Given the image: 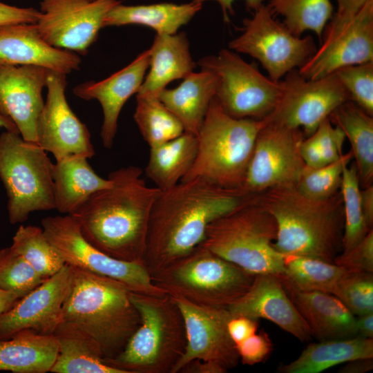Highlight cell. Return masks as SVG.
I'll list each match as a JSON object with an SVG mask.
<instances>
[{"label": "cell", "mask_w": 373, "mask_h": 373, "mask_svg": "<svg viewBox=\"0 0 373 373\" xmlns=\"http://www.w3.org/2000/svg\"><path fill=\"white\" fill-rule=\"evenodd\" d=\"M251 195L201 178L182 180L161 191L151 209L144 264L153 274L186 255L203 241L210 223Z\"/></svg>", "instance_id": "cell-1"}, {"label": "cell", "mask_w": 373, "mask_h": 373, "mask_svg": "<svg viewBox=\"0 0 373 373\" xmlns=\"http://www.w3.org/2000/svg\"><path fill=\"white\" fill-rule=\"evenodd\" d=\"M136 166L112 171L110 187L90 195L73 214L84 238L108 256L144 262L149 218L160 193Z\"/></svg>", "instance_id": "cell-2"}, {"label": "cell", "mask_w": 373, "mask_h": 373, "mask_svg": "<svg viewBox=\"0 0 373 373\" xmlns=\"http://www.w3.org/2000/svg\"><path fill=\"white\" fill-rule=\"evenodd\" d=\"M254 196L276 220L277 236L273 245L281 254L334 262L341 253L344 215L340 191L328 199L314 200L292 184Z\"/></svg>", "instance_id": "cell-3"}, {"label": "cell", "mask_w": 373, "mask_h": 373, "mask_svg": "<svg viewBox=\"0 0 373 373\" xmlns=\"http://www.w3.org/2000/svg\"><path fill=\"white\" fill-rule=\"evenodd\" d=\"M71 268L61 323L93 340L104 359L114 358L140 324L139 312L131 298L132 291L111 278Z\"/></svg>", "instance_id": "cell-4"}, {"label": "cell", "mask_w": 373, "mask_h": 373, "mask_svg": "<svg viewBox=\"0 0 373 373\" xmlns=\"http://www.w3.org/2000/svg\"><path fill=\"white\" fill-rule=\"evenodd\" d=\"M265 122L231 117L214 97L197 135L195 161L181 181L201 178L224 189H240Z\"/></svg>", "instance_id": "cell-5"}, {"label": "cell", "mask_w": 373, "mask_h": 373, "mask_svg": "<svg viewBox=\"0 0 373 373\" xmlns=\"http://www.w3.org/2000/svg\"><path fill=\"white\" fill-rule=\"evenodd\" d=\"M140 324L123 351L104 359L125 373H172L186 345L182 313L173 298L131 292Z\"/></svg>", "instance_id": "cell-6"}, {"label": "cell", "mask_w": 373, "mask_h": 373, "mask_svg": "<svg viewBox=\"0 0 373 373\" xmlns=\"http://www.w3.org/2000/svg\"><path fill=\"white\" fill-rule=\"evenodd\" d=\"M274 218L251 195L207 228L200 245L254 275L285 272L283 255L274 247Z\"/></svg>", "instance_id": "cell-7"}, {"label": "cell", "mask_w": 373, "mask_h": 373, "mask_svg": "<svg viewBox=\"0 0 373 373\" xmlns=\"http://www.w3.org/2000/svg\"><path fill=\"white\" fill-rule=\"evenodd\" d=\"M151 277L170 296L201 306L227 307L248 291L255 275L199 245Z\"/></svg>", "instance_id": "cell-8"}, {"label": "cell", "mask_w": 373, "mask_h": 373, "mask_svg": "<svg viewBox=\"0 0 373 373\" xmlns=\"http://www.w3.org/2000/svg\"><path fill=\"white\" fill-rule=\"evenodd\" d=\"M52 164L46 151L19 132L0 135V179L11 224L25 222L34 211L55 209Z\"/></svg>", "instance_id": "cell-9"}, {"label": "cell", "mask_w": 373, "mask_h": 373, "mask_svg": "<svg viewBox=\"0 0 373 373\" xmlns=\"http://www.w3.org/2000/svg\"><path fill=\"white\" fill-rule=\"evenodd\" d=\"M198 65L216 74L215 97L231 117L264 119L280 99L281 82L265 76L256 65L247 63L233 50L222 49L217 55L201 58Z\"/></svg>", "instance_id": "cell-10"}, {"label": "cell", "mask_w": 373, "mask_h": 373, "mask_svg": "<svg viewBox=\"0 0 373 373\" xmlns=\"http://www.w3.org/2000/svg\"><path fill=\"white\" fill-rule=\"evenodd\" d=\"M44 233L66 265L115 279L133 292L162 296L167 294L155 285L144 262L113 258L90 244L70 215L44 218Z\"/></svg>", "instance_id": "cell-11"}, {"label": "cell", "mask_w": 373, "mask_h": 373, "mask_svg": "<svg viewBox=\"0 0 373 373\" xmlns=\"http://www.w3.org/2000/svg\"><path fill=\"white\" fill-rule=\"evenodd\" d=\"M251 18L243 20V32L229 43L230 50L257 59L269 74L279 82L289 72L301 67L316 48L311 36L294 35L274 19L263 3Z\"/></svg>", "instance_id": "cell-12"}, {"label": "cell", "mask_w": 373, "mask_h": 373, "mask_svg": "<svg viewBox=\"0 0 373 373\" xmlns=\"http://www.w3.org/2000/svg\"><path fill=\"white\" fill-rule=\"evenodd\" d=\"M321 43L298 69L306 79L321 78L343 67L373 61V0L353 16L333 15Z\"/></svg>", "instance_id": "cell-13"}, {"label": "cell", "mask_w": 373, "mask_h": 373, "mask_svg": "<svg viewBox=\"0 0 373 373\" xmlns=\"http://www.w3.org/2000/svg\"><path fill=\"white\" fill-rule=\"evenodd\" d=\"M280 99L267 121L312 135L320 124L350 97L335 73L308 79L294 69L280 80Z\"/></svg>", "instance_id": "cell-14"}, {"label": "cell", "mask_w": 373, "mask_h": 373, "mask_svg": "<svg viewBox=\"0 0 373 373\" xmlns=\"http://www.w3.org/2000/svg\"><path fill=\"white\" fill-rule=\"evenodd\" d=\"M265 119L240 189L247 195L296 184L305 167L299 151L303 131Z\"/></svg>", "instance_id": "cell-15"}, {"label": "cell", "mask_w": 373, "mask_h": 373, "mask_svg": "<svg viewBox=\"0 0 373 373\" xmlns=\"http://www.w3.org/2000/svg\"><path fill=\"white\" fill-rule=\"evenodd\" d=\"M118 0H42L35 23L42 38L57 48L85 55Z\"/></svg>", "instance_id": "cell-16"}, {"label": "cell", "mask_w": 373, "mask_h": 373, "mask_svg": "<svg viewBox=\"0 0 373 373\" xmlns=\"http://www.w3.org/2000/svg\"><path fill=\"white\" fill-rule=\"evenodd\" d=\"M170 296L182 313L186 338L184 353L172 373H179L194 359L214 362L227 372L236 367L240 357L227 329L234 314L227 307L201 306L179 296Z\"/></svg>", "instance_id": "cell-17"}, {"label": "cell", "mask_w": 373, "mask_h": 373, "mask_svg": "<svg viewBox=\"0 0 373 373\" xmlns=\"http://www.w3.org/2000/svg\"><path fill=\"white\" fill-rule=\"evenodd\" d=\"M66 75L48 71L47 97L37 122V143L56 160L72 155L90 158L95 152L90 132L66 97Z\"/></svg>", "instance_id": "cell-18"}, {"label": "cell", "mask_w": 373, "mask_h": 373, "mask_svg": "<svg viewBox=\"0 0 373 373\" xmlns=\"http://www.w3.org/2000/svg\"><path fill=\"white\" fill-rule=\"evenodd\" d=\"M72 278L68 265L24 296L0 316V339L30 329L54 334L62 320V307Z\"/></svg>", "instance_id": "cell-19"}, {"label": "cell", "mask_w": 373, "mask_h": 373, "mask_svg": "<svg viewBox=\"0 0 373 373\" xmlns=\"http://www.w3.org/2000/svg\"><path fill=\"white\" fill-rule=\"evenodd\" d=\"M49 70L36 66H0V113L28 142L37 143V122Z\"/></svg>", "instance_id": "cell-20"}, {"label": "cell", "mask_w": 373, "mask_h": 373, "mask_svg": "<svg viewBox=\"0 0 373 373\" xmlns=\"http://www.w3.org/2000/svg\"><path fill=\"white\" fill-rule=\"evenodd\" d=\"M227 309L234 315L271 321L302 342L312 339L309 327L288 296L278 275H255L248 291Z\"/></svg>", "instance_id": "cell-21"}, {"label": "cell", "mask_w": 373, "mask_h": 373, "mask_svg": "<svg viewBox=\"0 0 373 373\" xmlns=\"http://www.w3.org/2000/svg\"><path fill=\"white\" fill-rule=\"evenodd\" d=\"M149 50L141 52L131 63L110 77L76 86L73 92L85 99H96L102 106L100 136L104 146L111 149L116 136L118 119L127 100L139 90L149 67Z\"/></svg>", "instance_id": "cell-22"}, {"label": "cell", "mask_w": 373, "mask_h": 373, "mask_svg": "<svg viewBox=\"0 0 373 373\" xmlns=\"http://www.w3.org/2000/svg\"><path fill=\"white\" fill-rule=\"evenodd\" d=\"M81 63L78 54L47 43L36 23L0 27V66H36L68 75Z\"/></svg>", "instance_id": "cell-23"}, {"label": "cell", "mask_w": 373, "mask_h": 373, "mask_svg": "<svg viewBox=\"0 0 373 373\" xmlns=\"http://www.w3.org/2000/svg\"><path fill=\"white\" fill-rule=\"evenodd\" d=\"M288 296L318 341L356 336V316L334 295L296 287L278 275Z\"/></svg>", "instance_id": "cell-24"}, {"label": "cell", "mask_w": 373, "mask_h": 373, "mask_svg": "<svg viewBox=\"0 0 373 373\" xmlns=\"http://www.w3.org/2000/svg\"><path fill=\"white\" fill-rule=\"evenodd\" d=\"M149 50V70L136 94L158 97L171 82L184 79L196 67L184 32L156 35Z\"/></svg>", "instance_id": "cell-25"}, {"label": "cell", "mask_w": 373, "mask_h": 373, "mask_svg": "<svg viewBox=\"0 0 373 373\" xmlns=\"http://www.w3.org/2000/svg\"><path fill=\"white\" fill-rule=\"evenodd\" d=\"M86 157L72 155L56 160L52 177L55 209L73 214L90 195L110 187L112 181L97 175Z\"/></svg>", "instance_id": "cell-26"}, {"label": "cell", "mask_w": 373, "mask_h": 373, "mask_svg": "<svg viewBox=\"0 0 373 373\" xmlns=\"http://www.w3.org/2000/svg\"><path fill=\"white\" fill-rule=\"evenodd\" d=\"M173 89L164 88L160 100L182 123L184 131L197 135L216 95L217 77L209 70L192 72Z\"/></svg>", "instance_id": "cell-27"}, {"label": "cell", "mask_w": 373, "mask_h": 373, "mask_svg": "<svg viewBox=\"0 0 373 373\" xmlns=\"http://www.w3.org/2000/svg\"><path fill=\"white\" fill-rule=\"evenodd\" d=\"M57 354L55 334L21 330L0 339V371L46 373L50 372Z\"/></svg>", "instance_id": "cell-28"}, {"label": "cell", "mask_w": 373, "mask_h": 373, "mask_svg": "<svg viewBox=\"0 0 373 373\" xmlns=\"http://www.w3.org/2000/svg\"><path fill=\"white\" fill-rule=\"evenodd\" d=\"M202 7V3H157L148 5L117 4L107 14L104 26L140 25L150 27L157 35H173L186 25Z\"/></svg>", "instance_id": "cell-29"}, {"label": "cell", "mask_w": 373, "mask_h": 373, "mask_svg": "<svg viewBox=\"0 0 373 373\" xmlns=\"http://www.w3.org/2000/svg\"><path fill=\"white\" fill-rule=\"evenodd\" d=\"M373 358V338L358 336L319 341L309 344L300 356L281 365V373H318L336 365Z\"/></svg>", "instance_id": "cell-30"}, {"label": "cell", "mask_w": 373, "mask_h": 373, "mask_svg": "<svg viewBox=\"0 0 373 373\" xmlns=\"http://www.w3.org/2000/svg\"><path fill=\"white\" fill-rule=\"evenodd\" d=\"M351 144V151L362 189L373 182V117L351 100L337 107L329 116Z\"/></svg>", "instance_id": "cell-31"}, {"label": "cell", "mask_w": 373, "mask_h": 373, "mask_svg": "<svg viewBox=\"0 0 373 373\" xmlns=\"http://www.w3.org/2000/svg\"><path fill=\"white\" fill-rule=\"evenodd\" d=\"M197 151V135L185 131L174 139L151 147L146 175L160 191L167 190L187 174Z\"/></svg>", "instance_id": "cell-32"}, {"label": "cell", "mask_w": 373, "mask_h": 373, "mask_svg": "<svg viewBox=\"0 0 373 373\" xmlns=\"http://www.w3.org/2000/svg\"><path fill=\"white\" fill-rule=\"evenodd\" d=\"M58 354L52 373H125L107 363L96 343L82 332L61 323L54 334Z\"/></svg>", "instance_id": "cell-33"}, {"label": "cell", "mask_w": 373, "mask_h": 373, "mask_svg": "<svg viewBox=\"0 0 373 373\" xmlns=\"http://www.w3.org/2000/svg\"><path fill=\"white\" fill-rule=\"evenodd\" d=\"M286 278L297 288L332 294L348 271L334 262L305 256L283 255Z\"/></svg>", "instance_id": "cell-34"}, {"label": "cell", "mask_w": 373, "mask_h": 373, "mask_svg": "<svg viewBox=\"0 0 373 373\" xmlns=\"http://www.w3.org/2000/svg\"><path fill=\"white\" fill-rule=\"evenodd\" d=\"M274 15H280L283 24L294 35L313 31L321 41L325 26L333 16L330 0H270L267 5Z\"/></svg>", "instance_id": "cell-35"}, {"label": "cell", "mask_w": 373, "mask_h": 373, "mask_svg": "<svg viewBox=\"0 0 373 373\" xmlns=\"http://www.w3.org/2000/svg\"><path fill=\"white\" fill-rule=\"evenodd\" d=\"M134 120L149 146L153 147L184 132L179 119L159 97L137 94Z\"/></svg>", "instance_id": "cell-36"}, {"label": "cell", "mask_w": 373, "mask_h": 373, "mask_svg": "<svg viewBox=\"0 0 373 373\" xmlns=\"http://www.w3.org/2000/svg\"><path fill=\"white\" fill-rule=\"evenodd\" d=\"M10 247L44 279L55 275L66 265L46 237L43 229L37 226L20 225Z\"/></svg>", "instance_id": "cell-37"}, {"label": "cell", "mask_w": 373, "mask_h": 373, "mask_svg": "<svg viewBox=\"0 0 373 373\" xmlns=\"http://www.w3.org/2000/svg\"><path fill=\"white\" fill-rule=\"evenodd\" d=\"M361 191L356 164H349L343 169L340 188L344 215L341 253L350 250L372 229L365 220Z\"/></svg>", "instance_id": "cell-38"}, {"label": "cell", "mask_w": 373, "mask_h": 373, "mask_svg": "<svg viewBox=\"0 0 373 373\" xmlns=\"http://www.w3.org/2000/svg\"><path fill=\"white\" fill-rule=\"evenodd\" d=\"M353 159L352 151L337 160L318 168L304 167L295 184L304 196L314 200H326L340 191L343 169Z\"/></svg>", "instance_id": "cell-39"}, {"label": "cell", "mask_w": 373, "mask_h": 373, "mask_svg": "<svg viewBox=\"0 0 373 373\" xmlns=\"http://www.w3.org/2000/svg\"><path fill=\"white\" fill-rule=\"evenodd\" d=\"M45 280L10 246L0 249L1 289L21 298Z\"/></svg>", "instance_id": "cell-40"}, {"label": "cell", "mask_w": 373, "mask_h": 373, "mask_svg": "<svg viewBox=\"0 0 373 373\" xmlns=\"http://www.w3.org/2000/svg\"><path fill=\"white\" fill-rule=\"evenodd\" d=\"M332 294L355 316L373 312V273L347 271Z\"/></svg>", "instance_id": "cell-41"}, {"label": "cell", "mask_w": 373, "mask_h": 373, "mask_svg": "<svg viewBox=\"0 0 373 373\" xmlns=\"http://www.w3.org/2000/svg\"><path fill=\"white\" fill-rule=\"evenodd\" d=\"M334 73L350 100L373 116V61L343 67Z\"/></svg>", "instance_id": "cell-42"}, {"label": "cell", "mask_w": 373, "mask_h": 373, "mask_svg": "<svg viewBox=\"0 0 373 373\" xmlns=\"http://www.w3.org/2000/svg\"><path fill=\"white\" fill-rule=\"evenodd\" d=\"M334 263L350 271L373 273V229L350 250L338 254Z\"/></svg>", "instance_id": "cell-43"}, {"label": "cell", "mask_w": 373, "mask_h": 373, "mask_svg": "<svg viewBox=\"0 0 373 373\" xmlns=\"http://www.w3.org/2000/svg\"><path fill=\"white\" fill-rule=\"evenodd\" d=\"M313 135L327 164L338 160L343 155L345 133L338 126L334 125L329 117L320 124Z\"/></svg>", "instance_id": "cell-44"}, {"label": "cell", "mask_w": 373, "mask_h": 373, "mask_svg": "<svg viewBox=\"0 0 373 373\" xmlns=\"http://www.w3.org/2000/svg\"><path fill=\"white\" fill-rule=\"evenodd\" d=\"M243 365H254L265 361L273 350L272 342L265 332L255 333L236 345Z\"/></svg>", "instance_id": "cell-45"}, {"label": "cell", "mask_w": 373, "mask_h": 373, "mask_svg": "<svg viewBox=\"0 0 373 373\" xmlns=\"http://www.w3.org/2000/svg\"><path fill=\"white\" fill-rule=\"evenodd\" d=\"M40 11L34 8H19L0 2V27L16 23H35Z\"/></svg>", "instance_id": "cell-46"}, {"label": "cell", "mask_w": 373, "mask_h": 373, "mask_svg": "<svg viewBox=\"0 0 373 373\" xmlns=\"http://www.w3.org/2000/svg\"><path fill=\"white\" fill-rule=\"evenodd\" d=\"M258 321L242 315H234L229 321L228 332L236 345L257 332L259 326Z\"/></svg>", "instance_id": "cell-47"}, {"label": "cell", "mask_w": 373, "mask_h": 373, "mask_svg": "<svg viewBox=\"0 0 373 373\" xmlns=\"http://www.w3.org/2000/svg\"><path fill=\"white\" fill-rule=\"evenodd\" d=\"M299 151L305 166L318 168L327 164L313 134L303 139L300 144Z\"/></svg>", "instance_id": "cell-48"}, {"label": "cell", "mask_w": 373, "mask_h": 373, "mask_svg": "<svg viewBox=\"0 0 373 373\" xmlns=\"http://www.w3.org/2000/svg\"><path fill=\"white\" fill-rule=\"evenodd\" d=\"M227 371L220 365L200 359H194L186 363L179 373H225Z\"/></svg>", "instance_id": "cell-49"}, {"label": "cell", "mask_w": 373, "mask_h": 373, "mask_svg": "<svg viewBox=\"0 0 373 373\" xmlns=\"http://www.w3.org/2000/svg\"><path fill=\"white\" fill-rule=\"evenodd\" d=\"M211 0H193V1L203 3L204 1ZM217 1L222 11L223 18L225 22L229 21V15H233V3L236 0H212ZM247 9L254 11L263 3V0H245Z\"/></svg>", "instance_id": "cell-50"}, {"label": "cell", "mask_w": 373, "mask_h": 373, "mask_svg": "<svg viewBox=\"0 0 373 373\" xmlns=\"http://www.w3.org/2000/svg\"><path fill=\"white\" fill-rule=\"evenodd\" d=\"M361 204L367 227L373 228V185L363 188L361 191Z\"/></svg>", "instance_id": "cell-51"}, {"label": "cell", "mask_w": 373, "mask_h": 373, "mask_svg": "<svg viewBox=\"0 0 373 373\" xmlns=\"http://www.w3.org/2000/svg\"><path fill=\"white\" fill-rule=\"evenodd\" d=\"M373 358H359L344 363L339 373H365L373 369Z\"/></svg>", "instance_id": "cell-52"}, {"label": "cell", "mask_w": 373, "mask_h": 373, "mask_svg": "<svg viewBox=\"0 0 373 373\" xmlns=\"http://www.w3.org/2000/svg\"><path fill=\"white\" fill-rule=\"evenodd\" d=\"M337 12L340 17H351L355 15L370 0H336Z\"/></svg>", "instance_id": "cell-53"}, {"label": "cell", "mask_w": 373, "mask_h": 373, "mask_svg": "<svg viewBox=\"0 0 373 373\" xmlns=\"http://www.w3.org/2000/svg\"><path fill=\"white\" fill-rule=\"evenodd\" d=\"M356 334L365 338H373V312L356 316Z\"/></svg>", "instance_id": "cell-54"}, {"label": "cell", "mask_w": 373, "mask_h": 373, "mask_svg": "<svg viewBox=\"0 0 373 373\" xmlns=\"http://www.w3.org/2000/svg\"><path fill=\"white\" fill-rule=\"evenodd\" d=\"M20 298L17 294L0 289V316Z\"/></svg>", "instance_id": "cell-55"}, {"label": "cell", "mask_w": 373, "mask_h": 373, "mask_svg": "<svg viewBox=\"0 0 373 373\" xmlns=\"http://www.w3.org/2000/svg\"><path fill=\"white\" fill-rule=\"evenodd\" d=\"M3 128L6 131L19 132L15 124L8 118L0 113V128Z\"/></svg>", "instance_id": "cell-56"}]
</instances>
